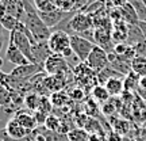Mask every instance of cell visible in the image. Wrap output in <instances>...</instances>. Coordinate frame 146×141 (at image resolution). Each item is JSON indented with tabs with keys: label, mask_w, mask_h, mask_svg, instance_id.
<instances>
[{
	"label": "cell",
	"mask_w": 146,
	"mask_h": 141,
	"mask_svg": "<svg viewBox=\"0 0 146 141\" xmlns=\"http://www.w3.org/2000/svg\"><path fill=\"white\" fill-rule=\"evenodd\" d=\"M115 111V105L112 103V102H106L104 105H103V113H104L106 115H111L112 113Z\"/></svg>",
	"instance_id": "cell-32"
},
{
	"label": "cell",
	"mask_w": 146,
	"mask_h": 141,
	"mask_svg": "<svg viewBox=\"0 0 146 141\" xmlns=\"http://www.w3.org/2000/svg\"><path fill=\"white\" fill-rule=\"evenodd\" d=\"M129 3L134 7L139 21L146 22V5L143 4V1L142 0H129Z\"/></svg>",
	"instance_id": "cell-26"
},
{
	"label": "cell",
	"mask_w": 146,
	"mask_h": 141,
	"mask_svg": "<svg viewBox=\"0 0 146 141\" xmlns=\"http://www.w3.org/2000/svg\"><path fill=\"white\" fill-rule=\"evenodd\" d=\"M138 90H146V76H142V78H139Z\"/></svg>",
	"instance_id": "cell-37"
},
{
	"label": "cell",
	"mask_w": 146,
	"mask_h": 141,
	"mask_svg": "<svg viewBox=\"0 0 146 141\" xmlns=\"http://www.w3.org/2000/svg\"><path fill=\"white\" fill-rule=\"evenodd\" d=\"M7 86H8V75L0 71V87H7Z\"/></svg>",
	"instance_id": "cell-34"
},
{
	"label": "cell",
	"mask_w": 146,
	"mask_h": 141,
	"mask_svg": "<svg viewBox=\"0 0 146 141\" xmlns=\"http://www.w3.org/2000/svg\"><path fill=\"white\" fill-rule=\"evenodd\" d=\"M139 78L137 73L131 71L130 73L126 75V78L123 79V86H125V91H134L138 90V84H139Z\"/></svg>",
	"instance_id": "cell-22"
},
{
	"label": "cell",
	"mask_w": 146,
	"mask_h": 141,
	"mask_svg": "<svg viewBox=\"0 0 146 141\" xmlns=\"http://www.w3.org/2000/svg\"><path fill=\"white\" fill-rule=\"evenodd\" d=\"M39 100L41 98L36 94H27L26 98H25V105L29 110H38V106H39Z\"/></svg>",
	"instance_id": "cell-28"
},
{
	"label": "cell",
	"mask_w": 146,
	"mask_h": 141,
	"mask_svg": "<svg viewBox=\"0 0 146 141\" xmlns=\"http://www.w3.org/2000/svg\"><path fill=\"white\" fill-rule=\"evenodd\" d=\"M85 63L88 64V67L92 71L99 73L100 71H103L104 68H107L110 65V61H108V53L103 50L102 47L96 46L92 49V52L89 54V57L87 58V61Z\"/></svg>",
	"instance_id": "cell-6"
},
{
	"label": "cell",
	"mask_w": 146,
	"mask_h": 141,
	"mask_svg": "<svg viewBox=\"0 0 146 141\" xmlns=\"http://www.w3.org/2000/svg\"><path fill=\"white\" fill-rule=\"evenodd\" d=\"M5 60L10 61L11 64H14L15 67L31 64L29 60H27L26 56H25V54H23V53H22L11 41H8V46H7V50H5Z\"/></svg>",
	"instance_id": "cell-14"
},
{
	"label": "cell",
	"mask_w": 146,
	"mask_h": 141,
	"mask_svg": "<svg viewBox=\"0 0 146 141\" xmlns=\"http://www.w3.org/2000/svg\"><path fill=\"white\" fill-rule=\"evenodd\" d=\"M36 14H38V16L41 18V21L43 22L50 30H53L54 27H57L58 25L62 22V19L68 15L69 12H64V11L57 8L56 11H50V12H41V11H36Z\"/></svg>",
	"instance_id": "cell-13"
},
{
	"label": "cell",
	"mask_w": 146,
	"mask_h": 141,
	"mask_svg": "<svg viewBox=\"0 0 146 141\" xmlns=\"http://www.w3.org/2000/svg\"><path fill=\"white\" fill-rule=\"evenodd\" d=\"M131 71L138 76H146V58L141 56H135L131 61Z\"/></svg>",
	"instance_id": "cell-21"
},
{
	"label": "cell",
	"mask_w": 146,
	"mask_h": 141,
	"mask_svg": "<svg viewBox=\"0 0 146 141\" xmlns=\"http://www.w3.org/2000/svg\"><path fill=\"white\" fill-rule=\"evenodd\" d=\"M18 25H19V21L16 18L5 14L4 11H0V26L3 30H5L7 33H11L15 30Z\"/></svg>",
	"instance_id": "cell-20"
},
{
	"label": "cell",
	"mask_w": 146,
	"mask_h": 141,
	"mask_svg": "<svg viewBox=\"0 0 146 141\" xmlns=\"http://www.w3.org/2000/svg\"><path fill=\"white\" fill-rule=\"evenodd\" d=\"M66 136L69 141H88L89 134L85 129H74L69 132Z\"/></svg>",
	"instance_id": "cell-25"
},
{
	"label": "cell",
	"mask_w": 146,
	"mask_h": 141,
	"mask_svg": "<svg viewBox=\"0 0 146 141\" xmlns=\"http://www.w3.org/2000/svg\"><path fill=\"white\" fill-rule=\"evenodd\" d=\"M30 141H34V140H33V136H31V138H30Z\"/></svg>",
	"instance_id": "cell-42"
},
{
	"label": "cell",
	"mask_w": 146,
	"mask_h": 141,
	"mask_svg": "<svg viewBox=\"0 0 146 141\" xmlns=\"http://www.w3.org/2000/svg\"><path fill=\"white\" fill-rule=\"evenodd\" d=\"M34 1V7L36 11L41 12H50V11H56L57 5L54 0H33Z\"/></svg>",
	"instance_id": "cell-23"
},
{
	"label": "cell",
	"mask_w": 146,
	"mask_h": 141,
	"mask_svg": "<svg viewBox=\"0 0 146 141\" xmlns=\"http://www.w3.org/2000/svg\"><path fill=\"white\" fill-rule=\"evenodd\" d=\"M0 141H1V140H0Z\"/></svg>",
	"instance_id": "cell-43"
},
{
	"label": "cell",
	"mask_w": 146,
	"mask_h": 141,
	"mask_svg": "<svg viewBox=\"0 0 146 141\" xmlns=\"http://www.w3.org/2000/svg\"><path fill=\"white\" fill-rule=\"evenodd\" d=\"M8 41H11L14 45H15L19 50H21L25 56L27 57V60L31 64H34V60H33V45L36 43L35 39L33 38V35L30 34V31L26 29V26L19 22V25L16 26V29L14 31L10 33V37H8Z\"/></svg>",
	"instance_id": "cell-1"
},
{
	"label": "cell",
	"mask_w": 146,
	"mask_h": 141,
	"mask_svg": "<svg viewBox=\"0 0 146 141\" xmlns=\"http://www.w3.org/2000/svg\"><path fill=\"white\" fill-rule=\"evenodd\" d=\"M92 96H94V99H96L98 102H100V103H106V102H108L110 99V94L108 91H107V88H106L104 86H96V87H94V90H92Z\"/></svg>",
	"instance_id": "cell-24"
},
{
	"label": "cell",
	"mask_w": 146,
	"mask_h": 141,
	"mask_svg": "<svg viewBox=\"0 0 146 141\" xmlns=\"http://www.w3.org/2000/svg\"><path fill=\"white\" fill-rule=\"evenodd\" d=\"M119 11H120V15H122V21L125 22L127 26H135V25L139 23V18L137 15L134 7L130 3H127L122 8H119Z\"/></svg>",
	"instance_id": "cell-16"
},
{
	"label": "cell",
	"mask_w": 146,
	"mask_h": 141,
	"mask_svg": "<svg viewBox=\"0 0 146 141\" xmlns=\"http://www.w3.org/2000/svg\"><path fill=\"white\" fill-rule=\"evenodd\" d=\"M14 118L18 121V124H21L26 130H29L30 133L34 132L38 128V122H36L35 117L33 114H30L29 111L26 110H19V111H16L15 115H14Z\"/></svg>",
	"instance_id": "cell-15"
},
{
	"label": "cell",
	"mask_w": 146,
	"mask_h": 141,
	"mask_svg": "<svg viewBox=\"0 0 146 141\" xmlns=\"http://www.w3.org/2000/svg\"><path fill=\"white\" fill-rule=\"evenodd\" d=\"M127 3H129V0H107L106 5H110L111 8H122Z\"/></svg>",
	"instance_id": "cell-30"
},
{
	"label": "cell",
	"mask_w": 146,
	"mask_h": 141,
	"mask_svg": "<svg viewBox=\"0 0 146 141\" xmlns=\"http://www.w3.org/2000/svg\"><path fill=\"white\" fill-rule=\"evenodd\" d=\"M142 1H143V4H145V5H146V0H142Z\"/></svg>",
	"instance_id": "cell-41"
},
{
	"label": "cell",
	"mask_w": 146,
	"mask_h": 141,
	"mask_svg": "<svg viewBox=\"0 0 146 141\" xmlns=\"http://www.w3.org/2000/svg\"><path fill=\"white\" fill-rule=\"evenodd\" d=\"M43 126H45L46 129H49V130L58 132L60 128H61V121L58 120L56 115H47V118H46V121H45Z\"/></svg>",
	"instance_id": "cell-27"
},
{
	"label": "cell",
	"mask_w": 146,
	"mask_h": 141,
	"mask_svg": "<svg viewBox=\"0 0 146 141\" xmlns=\"http://www.w3.org/2000/svg\"><path fill=\"white\" fill-rule=\"evenodd\" d=\"M91 29H95L92 16L84 11L74 12L69 19V35H80Z\"/></svg>",
	"instance_id": "cell-3"
},
{
	"label": "cell",
	"mask_w": 146,
	"mask_h": 141,
	"mask_svg": "<svg viewBox=\"0 0 146 141\" xmlns=\"http://www.w3.org/2000/svg\"><path fill=\"white\" fill-rule=\"evenodd\" d=\"M72 95V98H74V96H77V99H81L84 96V94H83V91H80V90H76L73 94H70Z\"/></svg>",
	"instance_id": "cell-38"
},
{
	"label": "cell",
	"mask_w": 146,
	"mask_h": 141,
	"mask_svg": "<svg viewBox=\"0 0 146 141\" xmlns=\"http://www.w3.org/2000/svg\"><path fill=\"white\" fill-rule=\"evenodd\" d=\"M88 141H102V140H100V137L98 134H89Z\"/></svg>",
	"instance_id": "cell-39"
},
{
	"label": "cell",
	"mask_w": 146,
	"mask_h": 141,
	"mask_svg": "<svg viewBox=\"0 0 146 141\" xmlns=\"http://www.w3.org/2000/svg\"><path fill=\"white\" fill-rule=\"evenodd\" d=\"M47 43H49V47L53 54H62L65 49L70 47V35L61 30L52 31L49 39H47Z\"/></svg>",
	"instance_id": "cell-4"
},
{
	"label": "cell",
	"mask_w": 146,
	"mask_h": 141,
	"mask_svg": "<svg viewBox=\"0 0 146 141\" xmlns=\"http://www.w3.org/2000/svg\"><path fill=\"white\" fill-rule=\"evenodd\" d=\"M4 132H5V134L10 137V138H12V140H25V138H27V137L31 134L21 124H18V121L14 117L10 118V121L5 124Z\"/></svg>",
	"instance_id": "cell-11"
},
{
	"label": "cell",
	"mask_w": 146,
	"mask_h": 141,
	"mask_svg": "<svg viewBox=\"0 0 146 141\" xmlns=\"http://www.w3.org/2000/svg\"><path fill=\"white\" fill-rule=\"evenodd\" d=\"M0 107L8 114H12V90L8 87H0Z\"/></svg>",
	"instance_id": "cell-17"
},
{
	"label": "cell",
	"mask_w": 146,
	"mask_h": 141,
	"mask_svg": "<svg viewBox=\"0 0 146 141\" xmlns=\"http://www.w3.org/2000/svg\"><path fill=\"white\" fill-rule=\"evenodd\" d=\"M1 27V26H0ZM5 30H4V33H3V30L0 29V50H1V47H3V45H4V42H5V39H7V34H5Z\"/></svg>",
	"instance_id": "cell-35"
},
{
	"label": "cell",
	"mask_w": 146,
	"mask_h": 141,
	"mask_svg": "<svg viewBox=\"0 0 146 141\" xmlns=\"http://www.w3.org/2000/svg\"><path fill=\"white\" fill-rule=\"evenodd\" d=\"M138 27L141 29V33H142V35H143V39L146 41V22L139 21V23H138Z\"/></svg>",
	"instance_id": "cell-36"
},
{
	"label": "cell",
	"mask_w": 146,
	"mask_h": 141,
	"mask_svg": "<svg viewBox=\"0 0 146 141\" xmlns=\"http://www.w3.org/2000/svg\"><path fill=\"white\" fill-rule=\"evenodd\" d=\"M42 71H43V67L38 65V64H27V65L15 67L11 71L10 76L14 80H30L35 75L41 73Z\"/></svg>",
	"instance_id": "cell-7"
},
{
	"label": "cell",
	"mask_w": 146,
	"mask_h": 141,
	"mask_svg": "<svg viewBox=\"0 0 146 141\" xmlns=\"http://www.w3.org/2000/svg\"><path fill=\"white\" fill-rule=\"evenodd\" d=\"M22 23L26 26V29L30 31L33 38L35 39V42H43L47 41L49 37L52 34V30L41 21V18L38 16L36 11L33 12H26V15L23 18Z\"/></svg>",
	"instance_id": "cell-2"
},
{
	"label": "cell",
	"mask_w": 146,
	"mask_h": 141,
	"mask_svg": "<svg viewBox=\"0 0 146 141\" xmlns=\"http://www.w3.org/2000/svg\"><path fill=\"white\" fill-rule=\"evenodd\" d=\"M31 53H33V60H34V64H38L43 67L46 60L53 53L49 47V43L47 41H43V42H36L33 45V49H31Z\"/></svg>",
	"instance_id": "cell-12"
},
{
	"label": "cell",
	"mask_w": 146,
	"mask_h": 141,
	"mask_svg": "<svg viewBox=\"0 0 146 141\" xmlns=\"http://www.w3.org/2000/svg\"><path fill=\"white\" fill-rule=\"evenodd\" d=\"M70 47L74 52V54L81 60V63H84L89 57L92 49L95 47V43L80 35H70Z\"/></svg>",
	"instance_id": "cell-5"
},
{
	"label": "cell",
	"mask_w": 146,
	"mask_h": 141,
	"mask_svg": "<svg viewBox=\"0 0 146 141\" xmlns=\"http://www.w3.org/2000/svg\"><path fill=\"white\" fill-rule=\"evenodd\" d=\"M112 41H114V38L111 35L110 29H104V27L95 29V45L96 46L102 47L107 53H112L115 49Z\"/></svg>",
	"instance_id": "cell-9"
},
{
	"label": "cell",
	"mask_w": 146,
	"mask_h": 141,
	"mask_svg": "<svg viewBox=\"0 0 146 141\" xmlns=\"http://www.w3.org/2000/svg\"><path fill=\"white\" fill-rule=\"evenodd\" d=\"M127 128H129V124L126 121H119L115 125V130L118 132V133H125V132H127Z\"/></svg>",
	"instance_id": "cell-33"
},
{
	"label": "cell",
	"mask_w": 146,
	"mask_h": 141,
	"mask_svg": "<svg viewBox=\"0 0 146 141\" xmlns=\"http://www.w3.org/2000/svg\"><path fill=\"white\" fill-rule=\"evenodd\" d=\"M18 1L23 4V7H25L26 12H33V11H36L35 7H34V1H33V0H18Z\"/></svg>",
	"instance_id": "cell-31"
},
{
	"label": "cell",
	"mask_w": 146,
	"mask_h": 141,
	"mask_svg": "<svg viewBox=\"0 0 146 141\" xmlns=\"http://www.w3.org/2000/svg\"><path fill=\"white\" fill-rule=\"evenodd\" d=\"M141 41H143V35H142L141 29L138 27V25L127 27V39H126V43H127L129 46L134 47Z\"/></svg>",
	"instance_id": "cell-19"
},
{
	"label": "cell",
	"mask_w": 146,
	"mask_h": 141,
	"mask_svg": "<svg viewBox=\"0 0 146 141\" xmlns=\"http://www.w3.org/2000/svg\"><path fill=\"white\" fill-rule=\"evenodd\" d=\"M66 69H68V64L61 54H52L43 65V71L50 76L62 75L64 72H66Z\"/></svg>",
	"instance_id": "cell-8"
},
{
	"label": "cell",
	"mask_w": 146,
	"mask_h": 141,
	"mask_svg": "<svg viewBox=\"0 0 146 141\" xmlns=\"http://www.w3.org/2000/svg\"><path fill=\"white\" fill-rule=\"evenodd\" d=\"M4 65V58H1L0 57V69H1V67Z\"/></svg>",
	"instance_id": "cell-40"
},
{
	"label": "cell",
	"mask_w": 146,
	"mask_h": 141,
	"mask_svg": "<svg viewBox=\"0 0 146 141\" xmlns=\"http://www.w3.org/2000/svg\"><path fill=\"white\" fill-rule=\"evenodd\" d=\"M107 91H108L110 96H118L125 91V86H123V79L122 78H112L104 86Z\"/></svg>",
	"instance_id": "cell-18"
},
{
	"label": "cell",
	"mask_w": 146,
	"mask_h": 141,
	"mask_svg": "<svg viewBox=\"0 0 146 141\" xmlns=\"http://www.w3.org/2000/svg\"><path fill=\"white\" fill-rule=\"evenodd\" d=\"M0 11H4L5 14L12 15L19 22L23 21V18L26 15L25 7L18 0H0Z\"/></svg>",
	"instance_id": "cell-10"
},
{
	"label": "cell",
	"mask_w": 146,
	"mask_h": 141,
	"mask_svg": "<svg viewBox=\"0 0 146 141\" xmlns=\"http://www.w3.org/2000/svg\"><path fill=\"white\" fill-rule=\"evenodd\" d=\"M58 10L64 12H72L74 11V0H54Z\"/></svg>",
	"instance_id": "cell-29"
}]
</instances>
